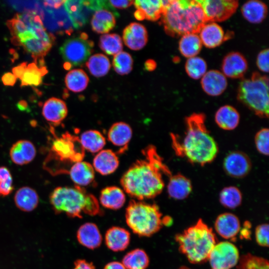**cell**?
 I'll return each instance as SVG.
<instances>
[{"label": "cell", "instance_id": "cell-1", "mask_svg": "<svg viewBox=\"0 0 269 269\" xmlns=\"http://www.w3.org/2000/svg\"><path fill=\"white\" fill-rule=\"evenodd\" d=\"M143 152L144 158L133 163L121 179L124 190L140 201L159 195L164 187L162 174L171 175L153 146L148 147Z\"/></svg>", "mask_w": 269, "mask_h": 269}, {"label": "cell", "instance_id": "cell-2", "mask_svg": "<svg viewBox=\"0 0 269 269\" xmlns=\"http://www.w3.org/2000/svg\"><path fill=\"white\" fill-rule=\"evenodd\" d=\"M202 113H193L185 119L186 129L182 140L172 134L176 154L193 164L203 166L212 162L218 153V144L207 130Z\"/></svg>", "mask_w": 269, "mask_h": 269}, {"label": "cell", "instance_id": "cell-3", "mask_svg": "<svg viewBox=\"0 0 269 269\" xmlns=\"http://www.w3.org/2000/svg\"><path fill=\"white\" fill-rule=\"evenodd\" d=\"M161 22L165 32L173 37L199 33L207 20L197 0H162Z\"/></svg>", "mask_w": 269, "mask_h": 269}, {"label": "cell", "instance_id": "cell-4", "mask_svg": "<svg viewBox=\"0 0 269 269\" xmlns=\"http://www.w3.org/2000/svg\"><path fill=\"white\" fill-rule=\"evenodd\" d=\"M49 200L56 214L65 213L71 218H81L84 214L95 216L102 213L95 196L76 185L56 187L51 193Z\"/></svg>", "mask_w": 269, "mask_h": 269}, {"label": "cell", "instance_id": "cell-5", "mask_svg": "<svg viewBox=\"0 0 269 269\" xmlns=\"http://www.w3.org/2000/svg\"><path fill=\"white\" fill-rule=\"evenodd\" d=\"M180 251L192 264L206 261L217 244L215 235L202 219L175 236Z\"/></svg>", "mask_w": 269, "mask_h": 269}, {"label": "cell", "instance_id": "cell-6", "mask_svg": "<svg viewBox=\"0 0 269 269\" xmlns=\"http://www.w3.org/2000/svg\"><path fill=\"white\" fill-rule=\"evenodd\" d=\"M126 221L135 234L150 237L162 227L164 219L157 205L132 200L126 210Z\"/></svg>", "mask_w": 269, "mask_h": 269}, {"label": "cell", "instance_id": "cell-7", "mask_svg": "<svg viewBox=\"0 0 269 269\" xmlns=\"http://www.w3.org/2000/svg\"><path fill=\"white\" fill-rule=\"evenodd\" d=\"M237 99L257 116L268 118V77L255 72L250 78L242 79L239 84Z\"/></svg>", "mask_w": 269, "mask_h": 269}, {"label": "cell", "instance_id": "cell-8", "mask_svg": "<svg viewBox=\"0 0 269 269\" xmlns=\"http://www.w3.org/2000/svg\"><path fill=\"white\" fill-rule=\"evenodd\" d=\"M94 43L87 33L82 32L78 36L67 39L60 48V52L65 61L64 67L83 65L93 51Z\"/></svg>", "mask_w": 269, "mask_h": 269}, {"label": "cell", "instance_id": "cell-9", "mask_svg": "<svg viewBox=\"0 0 269 269\" xmlns=\"http://www.w3.org/2000/svg\"><path fill=\"white\" fill-rule=\"evenodd\" d=\"M84 155V150L80 143L79 137L66 132L61 136H54L46 161L53 159L75 163L82 160Z\"/></svg>", "mask_w": 269, "mask_h": 269}, {"label": "cell", "instance_id": "cell-10", "mask_svg": "<svg viewBox=\"0 0 269 269\" xmlns=\"http://www.w3.org/2000/svg\"><path fill=\"white\" fill-rule=\"evenodd\" d=\"M64 6L76 28L84 26L94 11L111 8L107 0H65Z\"/></svg>", "mask_w": 269, "mask_h": 269}, {"label": "cell", "instance_id": "cell-11", "mask_svg": "<svg viewBox=\"0 0 269 269\" xmlns=\"http://www.w3.org/2000/svg\"><path fill=\"white\" fill-rule=\"evenodd\" d=\"M208 259L211 269H230L238 263L239 253L232 243L221 242L215 245Z\"/></svg>", "mask_w": 269, "mask_h": 269}, {"label": "cell", "instance_id": "cell-12", "mask_svg": "<svg viewBox=\"0 0 269 269\" xmlns=\"http://www.w3.org/2000/svg\"><path fill=\"white\" fill-rule=\"evenodd\" d=\"M201 5L207 22L225 21L236 11L239 2L236 0H197Z\"/></svg>", "mask_w": 269, "mask_h": 269}, {"label": "cell", "instance_id": "cell-13", "mask_svg": "<svg viewBox=\"0 0 269 269\" xmlns=\"http://www.w3.org/2000/svg\"><path fill=\"white\" fill-rule=\"evenodd\" d=\"M225 172L234 178H242L251 170L252 164L247 155L242 151H234L229 153L223 161Z\"/></svg>", "mask_w": 269, "mask_h": 269}, {"label": "cell", "instance_id": "cell-14", "mask_svg": "<svg viewBox=\"0 0 269 269\" xmlns=\"http://www.w3.org/2000/svg\"><path fill=\"white\" fill-rule=\"evenodd\" d=\"M248 62L241 53L231 52L223 58L221 69L225 77L231 78H242L248 69Z\"/></svg>", "mask_w": 269, "mask_h": 269}, {"label": "cell", "instance_id": "cell-15", "mask_svg": "<svg viewBox=\"0 0 269 269\" xmlns=\"http://www.w3.org/2000/svg\"><path fill=\"white\" fill-rule=\"evenodd\" d=\"M123 39L125 45L134 50L143 48L148 40L146 28L141 24L132 22L123 30Z\"/></svg>", "mask_w": 269, "mask_h": 269}, {"label": "cell", "instance_id": "cell-16", "mask_svg": "<svg viewBox=\"0 0 269 269\" xmlns=\"http://www.w3.org/2000/svg\"><path fill=\"white\" fill-rule=\"evenodd\" d=\"M67 114L66 103L59 98H50L43 105L42 116L47 121L54 126L60 124L66 118Z\"/></svg>", "mask_w": 269, "mask_h": 269}, {"label": "cell", "instance_id": "cell-17", "mask_svg": "<svg viewBox=\"0 0 269 269\" xmlns=\"http://www.w3.org/2000/svg\"><path fill=\"white\" fill-rule=\"evenodd\" d=\"M133 135L131 126L123 122L113 124L107 133L109 141L119 148L120 152L126 150Z\"/></svg>", "mask_w": 269, "mask_h": 269}, {"label": "cell", "instance_id": "cell-18", "mask_svg": "<svg viewBox=\"0 0 269 269\" xmlns=\"http://www.w3.org/2000/svg\"><path fill=\"white\" fill-rule=\"evenodd\" d=\"M201 84L203 91L211 96H218L226 89L228 82L226 77L220 71L211 70L202 77Z\"/></svg>", "mask_w": 269, "mask_h": 269}, {"label": "cell", "instance_id": "cell-19", "mask_svg": "<svg viewBox=\"0 0 269 269\" xmlns=\"http://www.w3.org/2000/svg\"><path fill=\"white\" fill-rule=\"evenodd\" d=\"M92 165L95 171L101 175H108L118 168L119 159L116 152L112 150L102 149L96 153Z\"/></svg>", "mask_w": 269, "mask_h": 269}, {"label": "cell", "instance_id": "cell-20", "mask_svg": "<svg viewBox=\"0 0 269 269\" xmlns=\"http://www.w3.org/2000/svg\"><path fill=\"white\" fill-rule=\"evenodd\" d=\"M95 171L92 164L81 160L74 163L69 173L70 178L76 186L84 188L94 182Z\"/></svg>", "mask_w": 269, "mask_h": 269}, {"label": "cell", "instance_id": "cell-21", "mask_svg": "<svg viewBox=\"0 0 269 269\" xmlns=\"http://www.w3.org/2000/svg\"><path fill=\"white\" fill-rule=\"evenodd\" d=\"M36 153V148L31 141L22 139L17 141L12 145L9 155L14 163L23 165L32 161Z\"/></svg>", "mask_w": 269, "mask_h": 269}, {"label": "cell", "instance_id": "cell-22", "mask_svg": "<svg viewBox=\"0 0 269 269\" xmlns=\"http://www.w3.org/2000/svg\"><path fill=\"white\" fill-rule=\"evenodd\" d=\"M215 228L218 234L223 238L234 239L240 230V221L234 214L223 213L217 218Z\"/></svg>", "mask_w": 269, "mask_h": 269}, {"label": "cell", "instance_id": "cell-23", "mask_svg": "<svg viewBox=\"0 0 269 269\" xmlns=\"http://www.w3.org/2000/svg\"><path fill=\"white\" fill-rule=\"evenodd\" d=\"M130 233L126 229L114 226L110 228L105 236L107 247L114 252H121L127 248L130 244Z\"/></svg>", "mask_w": 269, "mask_h": 269}, {"label": "cell", "instance_id": "cell-24", "mask_svg": "<svg viewBox=\"0 0 269 269\" xmlns=\"http://www.w3.org/2000/svg\"><path fill=\"white\" fill-rule=\"evenodd\" d=\"M192 189L191 182L184 175L177 173L169 176L167 191L169 196L176 200L186 198Z\"/></svg>", "mask_w": 269, "mask_h": 269}, {"label": "cell", "instance_id": "cell-25", "mask_svg": "<svg viewBox=\"0 0 269 269\" xmlns=\"http://www.w3.org/2000/svg\"><path fill=\"white\" fill-rule=\"evenodd\" d=\"M199 36L202 44L209 48L220 45L226 39L222 27L216 22L206 23L199 32Z\"/></svg>", "mask_w": 269, "mask_h": 269}, {"label": "cell", "instance_id": "cell-26", "mask_svg": "<svg viewBox=\"0 0 269 269\" xmlns=\"http://www.w3.org/2000/svg\"><path fill=\"white\" fill-rule=\"evenodd\" d=\"M77 239L81 245L92 250L99 247L102 241L98 227L95 224L90 222L79 227L77 232Z\"/></svg>", "mask_w": 269, "mask_h": 269}, {"label": "cell", "instance_id": "cell-27", "mask_svg": "<svg viewBox=\"0 0 269 269\" xmlns=\"http://www.w3.org/2000/svg\"><path fill=\"white\" fill-rule=\"evenodd\" d=\"M126 202V195L123 190L116 186H108L103 189L99 196V203L107 209L118 210Z\"/></svg>", "mask_w": 269, "mask_h": 269}, {"label": "cell", "instance_id": "cell-28", "mask_svg": "<svg viewBox=\"0 0 269 269\" xmlns=\"http://www.w3.org/2000/svg\"><path fill=\"white\" fill-rule=\"evenodd\" d=\"M240 116L238 111L230 105L221 107L215 113V121L217 126L226 131L236 129L240 122Z\"/></svg>", "mask_w": 269, "mask_h": 269}, {"label": "cell", "instance_id": "cell-29", "mask_svg": "<svg viewBox=\"0 0 269 269\" xmlns=\"http://www.w3.org/2000/svg\"><path fill=\"white\" fill-rule=\"evenodd\" d=\"M241 12L248 21L257 24L262 22L266 17L268 7L266 3L259 0H250L242 6Z\"/></svg>", "mask_w": 269, "mask_h": 269}, {"label": "cell", "instance_id": "cell-30", "mask_svg": "<svg viewBox=\"0 0 269 269\" xmlns=\"http://www.w3.org/2000/svg\"><path fill=\"white\" fill-rule=\"evenodd\" d=\"M14 201L17 207L21 211L31 212L37 207L39 202V197L34 189L24 186L16 191Z\"/></svg>", "mask_w": 269, "mask_h": 269}, {"label": "cell", "instance_id": "cell-31", "mask_svg": "<svg viewBox=\"0 0 269 269\" xmlns=\"http://www.w3.org/2000/svg\"><path fill=\"white\" fill-rule=\"evenodd\" d=\"M92 30L98 33L106 34L116 25L115 14L111 11L102 9L96 11L91 18Z\"/></svg>", "mask_w": 269, "mask_h": 269}, {"label": "cell", "instance_id": "cell-32", "mask_svg": "<svg viewBox=\"0 0 269 269\" xmlns=\"http://www.w3.org/2000/svg\"><path fill=\"white\" fill-rule=\"evenodd\" d=\"M78 137L84 150L93 153H97L103 149L106 143L103 134L95 130L85 131Z\"/></svg>", "mask_w": 269, "mask_h": 269}, {"label": "cell", "instance_id": "cell-33", "mask_svg": "<svg viewBox=\"0 0 269 269\" xmlns=\"http://www.w3.org/2000/svg\"><path fill=\"white\" fill-rule=\"evenodd\" d=\"M137 10L142 13L144 19L156 21L162 15L163 6L160 0H137L134 1Z\"/></svg>", "mask_w": 269, "mask_h": 269}, {"label": "cell", "instance_id": "cell-34", "mask_svg": "<svg viewBox=\"0 0 269 269\" xmlns=\"http://www.w3.org/2000/svg\"><path fill=\"white\" fill-rule=\"evenodd\" d=\"M47 72L45 67H39L36 63L26 65L19 79L21 86H38L42 83V77Z\"/></svg>", "mask_w": 269, "mask_h": 269}, {"label": "cell", "instance_id": "cell-35", "mask_svg": "<svg viewBox=\"0 0 269 269\" xmlns=\"http://www.w3.org/2000/svg\"><path fill=\"white\" fill-rule=\"evenodd\" d=\"M202 42L197 33H188L181 36L179 42L181 54L188 58L196 56L202 48Z\"/></svg>", "mask_w": 269, "mask_h": 269}, {"label": "cell", "instance_id": "cell-36", "mask_svg": "<svg viewBox=\"0 0 269 269\" xmlns=\"http://www.w3.org/2000/svg\"><path fill=\"white\" fill-rule=\"evenodd\" d=\"M122 263L126 269H146L149 265V259L144 250L136 249L126 254Z\"/></svg>", "mask_w": 269, "mask_h": 269}, {"label": "cell", "instance_id": "cell-37", "mask_svg": "<svg viewBox=\"0 0 269 269\" xmlns=\"http://www.w3.org/2000/svg\"><path fill=\"white\" fill-rule=\"evenodd\" d=\"M89 79L85 71L81 69H75L66 74L65 82L66 87L73 92H80L87 87Z\"/></svg>", "mask_w": 269, "mask_h": 269}, {"label": "cell", "instance_id": "cell-38", "mask_svg": "<svg viewBox=\"0 0 269 269\" xmlns=\"http://www.w3.org/2000/svg\"><path fill=\"white\" fill-rule=\"evenodd\" d=\"M86 65L91 74L97 77L106 75L111 68L108 58L101 53L91 56L86 62Z\"/></svg>", "mask_w": 269, "mask_h": 269}, {"label": "cell", "instance_id": "cell-39", "mask_svg": "<svg viewBox=\"0 0 269 269\" xmlns=\"http://www.w3.org/2000/svg\"><path fill=\"white\" fill-rule=\"evenodd\" d=\"M99 45L104 52L110 55L120 53L123 47L121 37L116 33L104 34L101 36Z\"/></svg>", "mask_w": 269, "mask_h": 269}, {"label": "cell", "instance_id": "cell-40", "mask_svg": "<svg viewBox=\"0 0 269 269\" xmlns=\"http://www.w3.org/2000/svg\"><path fill=\"white\" fill-rule=\"evenodd\" d=\"M221 204L229 209H234L242 203V194L240 189L234 186L224 187L219 194Z\"/></svg>", "mask_w": 269, "mask_h": 269}, {"label": "cell", "instance_id": "cell-41", "mask_svg": "<svg viewBox=\"0 0 269 269\" xmlns=\"http://www.w3.org/2000/svg\"><path fill=\"white\" fill-rule=\"evenodd\" d=\"M207 68L206 61L198 56L188 58L185 65L186 73L190 78L195 80L202 78L207 72Z\"/></svg>", "mask_w": 269, "mask_h": 269}, {"label": "cell", "instance_id": "cell-42", "mask_svg": "<svg viewBox=\"0 0 269 269\" xmlns=\"http://www.w3.org/2000/svg\"><path fill=\"white\" fill-rule=\"evenodd\" d=\"M113 66L118 74L121 75L128 74L133 69V60L129 53L121 51L114 56Z\"/></svg>", "mask_w": 269, "mask_h": 269}, {"label": "cell", "instance_id": "cell-43", "mask_svg": "<svg viewBox=\"0 0 269 269\" xmlns=\"http://www.w3.org/2000/svg\"><path fill=\"white\" fill-rule=\"evenodd\" d=\"M238 269H269V262L263 258L248 254L240 259Z\"/></svg>", "mask_w": 269, "mask_h": 269}, {"label": "cell", "instance_id": "cell-44", "mask_svg": "<svg viewBox=\"0 0 269 269\" xmlns=\"http://www.w3.org/2000/svg\"><path fill=\"white\" fill-rule=\"evenodd\" d=\"M13 190L12 177L9 170L5 167H0V196H7Z\"/></svg>", "mask_w": 269, "mask_h": 269}, {"label": "cell", "instance_id": "cell-45", "mask_svg": "<svg viewBox=\"0 0 269 269\" xmlns=\"http://www.w3.org/2000/svg\"><path fill=\"white\" fill-rule=\"evenodd\" d=\"M269 131L268 128H263L255 135V143L259 152L264 155H269Z\"/></svg>", "mask_w": 269, "mask_h": 269}, {"label": "cell", "instance_id": "cell-46", "mask_svg": "<svg viewBox=\"0 0 269 269\" xmlns=\"http://www.w3.org/2000/svg\"><path fill=\"white\" fill-rule=\"evenodd\" d=\"M255 237L257 243L262 247H269V225L263 224L257 227Z\"/></svg>", "mask_w": 269, "mask_h": 269}, {"label": "cell", "instance_id": "cell-47", "mask_svg": "<svg viewBox=\"0 0 269 269\" xmlns=\"http://www.w3.org/2000/svg\"><path fill=\"white\" fill-rule=\"evenodd\" d=\"M269 49H265L260 51L257 56V66L263 72H269Z\"/></svg>", "mask_w": 269, "mask_h": 269}, {"label": "cell", "instance_id": "cell-48", "mask_svg": "<svg viewBox=\"0 0 269 269\" xmlns=\"http://www.w3.org/2000/svg\"><path fill=\"white\" fill-rule=\"evenodd\" d=\"M73 269H95L93 263L85 260H77L74 263Z\"/></svg>", "mask_w": 269, "mask_h": 269}, {"label": "cell", "instance_id": "cell-49", "mask_svg": "<svg viewBox=\"0 0 269 269\" xmlns=\"http://www.w3.org/2000/svg\"><path fill=\"white\" fill-rule=\"evenodd\" d=\"M110 4L114 7L126 8L134 3L133 0H109Z\"/></svg>", "mask_w": 269, "mask_h": 269}, {"label": "cell", "instance_id": "cell-50", "mask_svg": "<svg viewBox=\"0 0 269 269\" xmlns=\"http://www.w3.org/2000/svg\"><path fill=\"white\" fill-rule=\"evenodd\" d=\"M16 78L10 73H6L2 77V81L5 85L12 86L16 81Z\"/></svg>", "mask_w": 269, "mask_h": 269}, {"label": "cell", "instance_id": "cell-51", "mask_svg": "<svg viewBox=\"0 0 269 269\" xmlns=\"http://www.w3.org/2000/svg\"><path fill=\"white\" fill-rule=\"evenodd\" d=\"M65 0H45L44 4L49 7L58 8L64 4Z\"/></svg>", "mask_w": 269, "mask_h": 269}, {"label": "cell", "instance_id": "cell-52", "mask_svg": "<svg viewBox=\"0 0 269 269\" xmlns=\"http://www.w3.org/2000/svg\"><path fill=\"white\" fill-rule=\"evenodd\" d=\"M103 269H126L122 263L114 261L108 263Z\"/></svg>", "mask_w": 269, "mask_h": 269}, {"label": "cell", "instance_id": "cell-53", "mask_svg": "<svg viewBox=\"0 0 269 269\" xmlns=\"http://www.w3.org/2000/svg\"><path fill=\"white\" fill-rule=\"evenodd\" d=\"M146 68L148 70H153L156 67V63L153 60H148L145 62Z\"/></svg>", "mask_w": 269, "mask_h": 269}, {"label": "cell", "instance_id": "cell-54", "mask_svg": "<svg viewBox=\"0 0 269 269\" xmlns=\"http://www.w3.org/2000/svg\"><path fill=\"white\" fill-rule=\"evenodd\" d=\"M178 269H189V268H187V267H181Z\"/></svg>", "mask_w": 269, "mask_h": 269}]
</instances>
